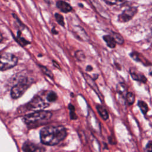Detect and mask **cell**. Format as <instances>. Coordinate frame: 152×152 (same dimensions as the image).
<instances>
[{
    "mask_svg": "<svg viewBox=\"0 0 152 152\" xmlns=\"http://www.w3.org/2000/svg\"><path fill=\"white\" fill-rule=\"evenodd\" d=\"M96 109H97L99 114L100 115V116L103 120L106 121L109 118L108 112L106 110V109L104 108V107H103L102 105L97 104L96 106Z\"/></svg>",
    "mask_w": 152,
    "mask_h": 152,
    "instance_id": "9a60e30c",
    "label": "cell"
},
{
    "mask_svg": "<svg viewBox=\"0 0 152 152\" xmlns=\"http://www.w3.org/2000/svg\"><path fill=\"white\" fill-rule=\"evenodd\" d=\"M66 129L62 125L46 126L40 131V138L42 144L55 145L66 137Z\"/></svg>",
    "mask_w": 152,
    "mask_h": 152,
    "instance_id": "6da1fadb",
    "label": "cell"
},
{
    "mask_svg": "<svg viewBox=\"0 0 152 152\" xmlns=\"http://www.w3.org/2000/svg\"><path fill=\"white\" fill-rule=\"evenodd\" d=\"M46 99L48 102H54L57 99V94L54 91H49L47 94Z\"/></svg>",
    "mask_w": 152,
    "mask_h": 152,
    "instance_id": "ffe728a7",
    "label": "cell"
},
{
    "mask_svg": "<svg viewBox=\"0 0 152 152\" xmlns=\"http://www.w3.org/2000/svg\"><path fill=\"white\" fill-rule=\"evenodd\" d=\"M145 150L146 152H152V141H148L145 145Z\"/></svg>",
    "mask_w": 152,
    "mask_h": 152,
    "instance_id": "4316f807",
    "label": "cell"
},
{
    "mask_svg": "<svg viewBox=\"0 0 152 152\" xmlns=\"http://www.w3.org/2000/svg\"><path fill=\"white\" fill-rule=\"evenodd\" d=\"M68 109L69 110V115H70L71 119L75 120L76 119H77V115H76L75 112V109L74 106L72 104H69Z\"/></svg>",
    "mask_w": 152,
    "mask_h": 152,
    "instance_id": "44dd1931",
    "label": "cell"
},
{
    "mask_svg": "<svg viewBox=\"0 0 152 152\" xmlns=\"http://www.w3.org/2000/svg\"><path fill=\"white\" fill-rule=\"evenodd\" d=\"M93 70V67L91 65H87L86 67V71H91Z\"/></svg>",
    "mask_w": 152,
    "mask_h": 152,
    "instance_id": "f1b7e54d",
    "label": "cell"
},
{
    "mask_svg": "<svg viewBox=\"0 0 152 152\" xmlns=\"http://www.w3.org/2000/svg\"><path fill=\"white\" fill-rule=\"evenodd\" d=\"M129 73L134 80L142 83H146L147 81V78L145 75H144L141 72L138 71L135 68H131L129 69Z\"/></svg>",
    "mask_w": 152,
    "mask_h": 152,
    "instance_id": "9c48e42d",
    "label": "cell"
},
{
    "mask_svg": "<svg viewBox=\"0 0 152 152\" xmlns=\"http://www.w3.org/2000/svg\"><path fill=\"white\" fill-rule=\"evenodd\" d=\"M104 2L110 5H119L122 3H123L125 0H104Z\"/></svg>",
    "mask_w": 152,
    "mask_h": 152,
    "instance_id": "484cf974",
    "label": "cell"
},
{
    "mask_svg": "<svg viewBox=\"0 0 152 152\" xmlns=\"http://www.w3.org/2000/svg\"><path fill=\"white\" fill-rule=\"evenodd\" d=\"M49 106V104L46 102L42 97L39 96H35L26 104L25 107L28 110L37 111L43 110Z\"/></svg>",
    "mask_w": 152,
    "mask_h": 152,
    "instance_id": "5b68a950",
    "label": "cell"
},
{
    "mask_svg": "<svg viewBox=\"0 0 152 152\" xmlns=\"http://www.w3.org/2000/svg\"><path fill=\"white\" fill-rule=\"evenodd\" d=\"M112 36L115 40L116 43H118L119 45H122L124 43V38L120 34H119L118 33H115V32H112Z\"/></svg>",
    "mask_w": 152,
    "mask_h": 152,
    "instance_id": "d6986e66",
    "label": "cell"
},
{
    "mask_svg": "<svg viewBox=\"0 0 152 152\" xmlns=\"http://www.w3.org/2000/svg\"><path fill=\"white\" fill-rule=\"evenodd\" d=\"M103 39L104 41L106 43V45L108 47L110 48H115L116 45V42L112 36L110 35H105L103 36Z\"/></svg>",
    "mask_w": 152,
    "mask_h": 152,
    "instance_id": "2e32d148",
    "label": "cell"
},
{
    "mask_svg": "<svg viewBox=\"0 0 152 152\" xmlns=\"http://www.w3.org/2000/svg\"><path fill=\"white\" fill-rule=\"evenodd\" d=\"M52 62H53V65L55 66V67H56V68H58V69H61V68H60V66H59V64L56 62H55V61H52Z\"/></svg>",
    "mask_w": 152,
    "mask_h": 152,
    "instance_id": "83f0119b",
    "label": "cell"
},
{
    "mask_svg": "<svg viewBox=\"0 0 152 152\" xmlns=\"http://www.w3.org/2000/svg\"><path fill=\"white\" fill-rule=\"evenodd\" d=\"M55 19L56 20V21L58 22V23L62 26H64L65 25V22H64V17L59 14V13H55Z\"/></svg>",
    "mask_w": 152,
    "mask_h": 152,
    "instance_id": "cb8c5ba5",
    "label": "cell"
},
{
    "mask_svg": "<svg viewBox=\"0 0 152 152\" xmlns=\"http://www.w3.org/2000/svg\"><path fill=\"white\" fill-rule=\"evenodd\" d=\"M116 90L118 94H119L122 97H126L128 93V88L125 84L123 83H118L116 86Z\"/></svg>",
    "mask_w": 152,
    "mask_h": 152,
    "instance_id": "5bb4252c",
    "label": "cell"
},
{
    "mask_svg": "<svg viewBox=\"0 0 152 152\" xmlns=\"http://www.w3.org/2000/svg\"><path fill=\"white\" fill-rule=\"evenodd\" d=\"M137 105L139 107V108L140 109L142 114L145 115L147 114V112L148 111V109H149L147 104L142 100H138Z\"/></svg>",
    "mask_w": 152,
    "mask_h": 152,
    "instance_id": "e0dca14e",
    "label": "cell"
},
{
    "mask_svg": "<svg viewBox=\"0 0 152 152\" xmlns=\"http://www.w3.org/2000/svg\"><path fill=\"white\" fill-rule=\"evenodd\" d=\"M33 83V80L27 77L20 79L11 90V96L12 99H18L22 96Z\"/></svg>",
    "mask_w": 152,
    "mask_h": 152,
    "instance_id": "3957f363",
    "label": "cell"
},
{
    "mask_svg": "<svg viewBox=\"0 0 152 152\" xmlns=\"http://www.w3.org/2000/svg\"><path fill=\"white\" fill-rule=\"evenodd\" d=\"M151 126H152V125H151Z\"/></svg>",
    "mask_w": 152,
    "mask_h": 152,
    "instance_id": "1f68e13d",
    "label": "cell"
},
{
    "mask_svg": "<svg viewBox=\"0 0 152 152\" xmlns=\"http://www.w3.org/2000/svg\"><path fill=\"white\" fill-rule=\"evenodd\" d=\"M56 7L58 9H59V10L61 11H62V12H64V13L69 12L71 11L72 10V7L68 3H67L66 2L64 1H61V0L58 1L56 2Z\"/></svg>",
    "mask_w": 152,
    "mask_h": 152,
    "instance_id": "8fae6325",
    "label": "cell"
},
{
    "mask_svg": "<svg viewBox=\"0 0 152 152\" xmlns=\"http://www.w3.org/2000/svg\"><path fill=\"white\" fill-rule=\"evenodd\" d=\"M18 62V58L16 56L10 53H3L1 56L0 69L4 71L14 67Z\"/></svg>",
    "mask_w": 152,
    "mask_h": 152,
    "instance_id": "277c9868",
    "label": "cell"
},
{
    "mask_svg": "<svg viewBox=\"0 0 152 152\" xmlns=\"http://www.w3.org/2000/svg\"><path fill=\"white\" fill-rule=\"evenodd\" d=\"M90 1L91 3V4L93 5V6L94 7V8H95V10H96V11L99 14H100L103 17L108 18L107 13L104 10V8H103V7L100 4V3H99L98 0H90Z\"/></svg>",
    "mask_w": 152,
    "mask_h": 152,
    "instance_id": "7c38bea8",
    "label": "cell"
},
{
    "mask_svg": "<svg viewBox=\"0 0 152 152\" xmlns=\"http://www.w3.org/2000/svg\"><path fill=\"white\" fill-rule=\"evenodd\" d=\"M22 149L23 152H44L45 151V148L39 144L29 141H27L23 144Z\"/></svg>",
    "mask_w": 152,
    "mask_h": 152,
    "instance_id": "52a82bcc",
    "label": "cell"
},
{
    "mask_svg": "<svg viewBox=\"0 0 152 152\" xmlns=\"http://www.w3.org/2000/svg\"><path fill=\"white\" fill-rule=\"evenodd\" d=\"M52 116L49 111L40 110L24 116L23 121L30 128H34L48 124Z\"/></svg>",
    "mask_w": 152,
    "mask_h": 152,
    "instance_id": "7a4b0ae2",
    "label": "cell"
},
{
    "mask_svg": "<svg viewBox=\"0 0 152 152\" xmlns=\"http://www.w3.org/2000/svg\"><path fill=\"white\" fill-rule=\"evenodd\" d=\"M42 71L46 75H47L48 77H49L51 79H53V73L48 69L46 67H45V66H43V65H39Z\"/></svg>",
    "mask_w": 152,
    "mask_h": 152,
    "instance_id": "603a6c76",
    "label": "cell"
},
{
    "mask_svg": "<svg viewBox=\"0 0 152 152\" xmlns=\"http://www.w3.org/2000/svg\"><path fill=\"white\" fill-rule=\"evenodd\" d=\"M72 32L75 35V36L80 40L88 41L89 40L88 34L86 31L80 26H75L73 28Z\"/></svg>",
    "mask_w": 152,
    "mask_h": 152,
    "instance_id": "ba28073f",
    "label": "cell"
},
{
    "mask_svg": "<svg viewBox=\"0 0 152 152\" xmlns=\"http://www.w3.org/2000/svg\"><path fill=\"white\" fill-rule=\"evenodd\" d=\"M84 75V77L85 78V80L87 81V84L91 87V88L96 93V94L101 98L102 97L101 93H100V91H99V88H98V87L97 86L96 84L94 82V79H93L92 78H91L88 75H87V74H83Z\"/></svg>",
    "mask_w": 152,
    "mask_h": 152,
    "instance_id": "30bf717a",
    "label": "cell"
},
{
    "mask_svg": "<svg viewBox=\"0 0 152 152\" xmlns=\"http://www.w3.org/2000/svg\"><path fill=\"white\" fill-rule=\"evenodd\" d=\"M75 58L80 61H83L85 59L86 56L82 50H77L75 54Z\"/></svg>",
    "mask_w": 152,
    "mask_h": 152,
    "instance_id": "d4e9b609",
    "label": "cell"
},
{
    "mask_svg": "<svg viewBox=\"0 0 152 152\" xmlns=\"http://www.w3.org/2000/svg\"><path fill=\"white\" fill-rule=\"evenodd\" d=\"M125 99H126V101L127 103L129 105H131L135 102V94L132 92H128Z\"/></svg>",
    "mask_w": 152,
    "mask_h": 152,
    "instance_id": "ac0fdd59",
    "label": "cell"
},
{
    "mask_svg": "<svg viewBox=\"0 0 152 152\" xmlns=\"http://www.w3.org/2000/svg\"><path fill=\"white\" fill-rule=\"evenodd\" d=\"M130 56L135 61L142 63L144 65H150V62L144 58L141 54L138 53L137 52H132L130 53Z\"/></svg>",
    "mask_w": 152,
    "mask_h": 152,
    "instance_id": "4fadbf2b",
    "label": "cell"
},
{
    "mask_svg": "<svg viewBox=\"0 0 152 152\" xmlns=\"http://www.w3.org/2000/svg\"><path fill=\"white\" fill-rule=\"evenodd\" d=\"M17 39H18V42L20 45H21V46H26L28 44L30 43V42L28 41H27V40H26L25 39H24L23 37H21V32L20 31H18V34H17Z\"/></svg>",
    "mask_w": 152,
    "mask_h": 152,
    "instance_id": "7402d4cb",
    "label": "cell"
},
{
    "mask_svg": "<svg viewBox=\"0 0 152 152\" xmlns=\"http://www.w3.org/2000/svg\"><path fill=\"white\" fill-rule=\"evenodd\" d=\"M52 33H53V34H58V31H56L54 28H53V29L52 30Z\"/></svg>",
    "mask_w": 152,
    "mask_h": 152,
    "instance_id": "f546056e",
    "label": "cell"
},
{
    "mask_svg": "<svg viewBox=\"0 0 152 152\" xmlns=\"http://www.w3.org/2000/svg\"><path fill=\"white\" fill-rule=\"evenodd\" d=\"M137 12L135 7H130L125 10L118 16V21L121 23H125L131 20Z\"/></svg>",
    "mask_w": 152,
    "mask_h": 152,
    "instance_id": "8992f818",
    "label": "cell"
},
{
    "mask_svg": "<svg viewBox=\"0 0 152 152\" xmlns=\"http://www.w3.org/2000/svg\"><path fill=\"white\" fill-rule=\"evenodd\" d=\"M150 75H151L152 76V71H151L150 72V74H149Z\"/></svg>",
    "mask_w": 152,
    "mask_h": 152,
    "instance_id": "4dcf8cb0",
    "label": "cell"
}]
</instances>
